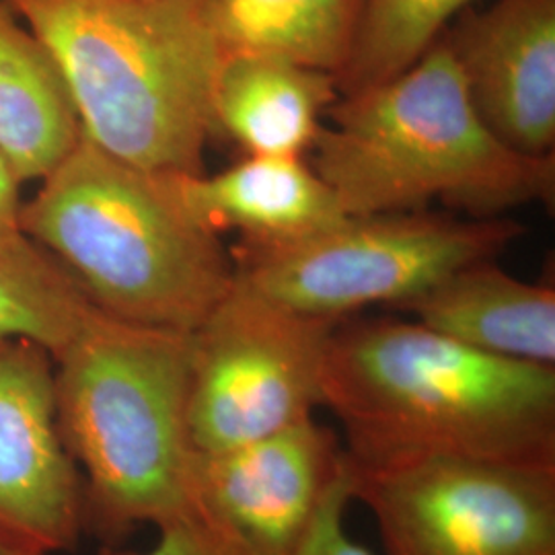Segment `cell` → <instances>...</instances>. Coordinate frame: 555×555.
I'll list each match as a JSON object with an SVG mask.
<instances>
[{
  "label": "cell",
  "instance_id": "obj_1",
  "mask_svg": "<svg viewBox=\"0 0 555 555\" xmlns=\"http://www.w3.org/2000/svg\"><path fill=\"white\" fill-rule=\"evenodd\" d=\"M321 408L354 465L420 456L555 463V366L479 352L417 321H339Z\"/></svg>",
  "mask_w": 555,
  "mask_h": 555
},
{
  "label": "cell",
  "instance_id": "obj_2",
  "mask_svg": "<svg viewBox=\"0 0 555 555\" xmlns=\"http://www.w3.org/2000/svg\"><path fill=\"white\" fill-rule=\"evenodd\" d=\"M313 169L346 217L426 210L440 199L477 219L554 202V155H525L498 139L469 98L449 43L408 70L327 109Z\"/></svg>",
  "mask_w": 555,
  "mask_h": 555
},
{
  "label": "cell",
  "instance_id": "obj_3",
  "mask_svg": "<svg viewBox=\"0 0 555 555\" xmlns=\"http://www.w3.org/2000/svg\"><path fill=\"white\" fill-rule=\"evenodd\" d=\"M4 2L56 60L85 139L153 173H204L224 56L198 0Z\"/></svg>",
  "mask_w": 555,
  "mask_h": 555
},
{
  "label": "cell",
  "instance_id": "obj_4",
  "mask_svg": "<svg viewBox=\"0 0 555 555\" xmlns=\"http://www.w3.org/2000/svg\"><path fill=\"white\" fill-rule=\"evenodd\" d=\"M20 227L121 321L194 332L235 284L233 259L181 204L171 176L85 137L21 206Z\"/></svg>",
  "mask_w": 555,
  "mask_h": 555
},
{
  "label": "cell",
  "instance_id": "obj_5",
  "mask_svg": "<svg viewBox=\"0 0 555 555\" xmlns=\"http://www.w3.org/2000/svg\"><path fill=\"white\" fill-rule=\"evenodd\" d=\"M192 332L100 311L54 358L56 422L82 477L85 529L116 543L188 513Z\"/></svg>",
  "mask_w": 555,
  "mask_h": 555
},
{
  "label": "cell",
  "instance_id": "obj_6",
  "mask_svg": "<svg viewBox=\"0 0 555 555\" xmlns=\"http://www.w3.org/2000/svg\"><path fill=\"white\" fill-rule=\"evenodd\" d=\"M525 233L511 219H455L428 210L346 217L305 237L245 241L238 284L293 311L341 321L369 305L424 295L456 270L492 259Z\"/></svg>",
  "mask_w": 555,
  "mask_h": 555
},
{
  "label": "cell",
  "instance_id": "obj_7",
  "mask_svg": "<svg viewBox=\"0 0 555 555\" xmlns=\"http://www.w3.org/2000/svg\"><path fill=\"white\" fill-rule=\"evenodd\" d=\"M337 323L278 305L235 278L229 295L192 332V449L217 453L313 417Z\"/></svg>",
  "mask_w": 555,
  "mask_h": 555
},
{
  "label": "cell",
  "instance_id": "obj_8",
  "mask_svg": "<svg viewBox=\"0 0 555 555\" xmlns=\"http://www.w3.org/2000/svg\"><path fill=\"white\" fill-rule=\"evenodd\" d=\"M348 465L387 555H555V463L420 456Z\"/></svg>",
  "mask_w": 555,
  "mask_h": 555
},
{
  "label": "cell",
  "instance_id": "obj_9",
  "mask_svg": "<svg viewBox=\"0 0 555 555\" xmlns=\"http://www.w3.org/2000/svg\"><path fill=\"white\" fill-rule=\"evenodd\" d=\"M344 465L346 449L315 416L233 449L194 451L188 515L229 555H293Z\"/></svg>",
  "mask_w": 555,
  "mask_h": 555
},
{
  "label": "cell",
  "instance_id": "obj_10",
  "mask_svg": "<svg viewBox=\"0 0 555 555\" xmlns=\"http://www.w3.org/2000/svg\"><path fill=\"white\" fill-rule=\"evenodd\" d=\"M82 531V477L59 433L54 358L31 339L0 337V543L52 555Z\"/></svg>",
  "mask_w": 555,
  "mask_h": 555
},
{
  "label": "cell",
  "instance_id": "obj_11",
  "mask_svg": "<svg viewBox=\"0 0 555 555\" xmlns=\"http://www.w3.org/2000/svg\"><path fill=\"white\" fill-rule=\"evenodd\" d=\"M479 118L511 149L552 155L555 142V0H498L467 9L442 34Z\"/></svg>",
  "mask_w": 555,
  "mask_h": 555
},
{
  "label": "cell",
  "instance_id": "obj_12",
  "mask_svg": "<svg viewBox=\"0 0 555 555\" xmlns=\"http://www.w3.org/2000/svg\"><path fill=\"white\" fill-rule=\"evenodd\" d=\"M181 204L219 235L237 229L245 241L305 237L346 219L332 188L302 157L247 155L215 176H171Z\"/></svg>",
  "mask_w": 555,
  "mask_h": 555
},
{
  "label": "cell",
  "instance_id": "obj_13",
  "mask_svg": "<svg viewBox=\"0 0 555 555\" xmlns=\"http://www.w3.org/2000/svg\"><path fill=\"white\" fill-rule=\"evenodd\" d=\"M424 327L494 357L554 366L555 291L483 259L399 307Z\"/></svg>",
  "mask_w": 555,
  "mask_h": 555
},
{
  "label": "cell",
  "instance_id": "obj_14",
  "mask_svg": "<svg viewBox=\"0 0 555 555\" xmlns=\"http://www.w3.org/2000/svg\"><path fill=\"white\" fill-rule=\"evenodd\" d=\"M336 100L332 73L276 56H224L215 89L217 132L247 155L302 157Z\"/></svg>",
  "mask_w": 555,
  "mask_h": 555
},
{
  "label": "cell",
  "instance_id": "obj_15",
  "mask_svg": "<svg viewBox=\"0 0 555 555\" xmlns=\"http://www.w3.org/2000/svg\"><path fill=\"white\" fill-rule=\"evenodd\" d=\"M82 139L50 50L0 0V153L23 181L50 176Z\"/></svg>",
  "mask_w": 555,
  "mask_h": 555
},
{
  "label": "cell",
  "instance_id": "obj_16",
  "mask_svg": "<svg viewBox=\"0 0 555 555\" xmlns=\"http://www.w3.org/2000/svg\"><path fill=\"white\" fill-rule=\"evenodd\" d=\"M222 56L291 60L336 77L357 40L364 0H198Z\"/></svg>",
  "mask_w": 555,
  "mask_h": 555
},
{
  "label": "cell",
  "instance_id": "obj_17",
  "mask_svg": "<svg viewBox=\"0 0 555 555\" xmlns=\"http://www.w3.org/2000/svg\"><path fill=\"white\" fill-rule=\"evenodd\" d=\"M100 311L40 243L0 238V337L31 339L56 358Z\"/></svg>",
  "mask_w": 555,
  "mask_h": 555
},
{
  "label": "cell",
  "instance_id": "obj_18",
  "mask_svg": "<svg viewBox=\"0 0 555 555\" xmlns=\"http://www.w3.org/2000/svg\"><path fill=\"white\" fill-rule=\"evenodd\" d=\"M476 0H364L352 52L336 75L337 93L352 95L416 64Z\"/></svg>",
  "mask_w": 555,
  "mask_h": 555
},
{
  "label": "cell",
  "instance_id": "obj_19",
  "mask_svg": "<svg viewBox=\"0 0 555 555\" xmlns=\"http://www.w3.org/2000/svg\"><path fill=\"white\" fill-rule=\"evenodd\" d=\"M354 500L352 494V474L348 465L339 472L334 479L330 492L323 498L318 516L309 529V533L298 545L297 552L293 555H375L362 547L346 531V511L348 504Z\"/></svg>",
  "mask_w": 555,
  "mask_h": 555
},
{
  "label": "cell",
  "instance_id": "obj_20",
  "mask_svg": "<svg viewBox=\"0 0 555 555\" xmlns=\"http://www.w3.org/2000/svg\"><path fill=\"white\" fill-rule=\"evenodd\" d=\"M101 555H229L192 515L179 516L159 527V539L149 552L105 547Z\"/></svg>",
  "mask_w": 555,
  "mask_h": 555
},
{
  "label": "cell",
  "instance_id": "obj_21",
  "mask_svg": "<svg viewBox=\"0 0 555 555\" xmlns=\"http://www.w3.org/2000/svg\"><path fill=\"white\" fill-rule=\"evenodd\" d=\"M21 179L11 163L0 153V238L20 235Z\"/></svg>",
  "mask_w": 555,
  "mask_h": 555
},
{
  "label": "cell",
  "instance_id": "obj_22",
  "mask_svg": "<svg viewBox=\"0 0 555 555\" xmlns=\"http://www.w3.org/2000/svg\"><path fill=\"white\" fill-rule=\"evenodd\" d=\"M0 555H36V554H25V552H17V550H11V547H7V545H2V543H0Z\"/></svg>",
  "mask_w": 555,
  "mask_h": 555
}]
</instances>
